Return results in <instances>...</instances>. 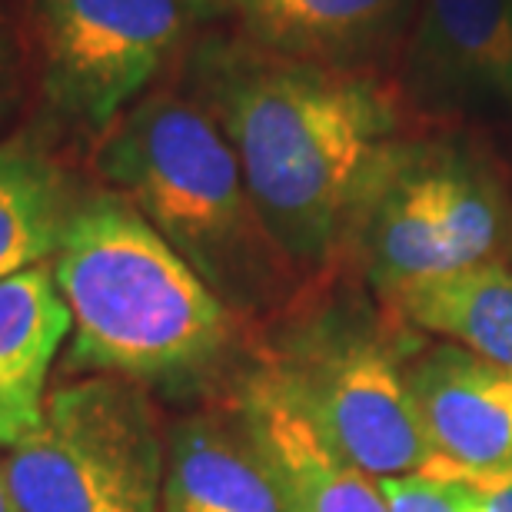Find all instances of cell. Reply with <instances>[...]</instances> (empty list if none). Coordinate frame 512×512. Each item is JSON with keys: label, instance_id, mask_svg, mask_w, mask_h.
Returning <instances> with one entry per match:
<instances>
[{"label": "cell", "instance_id": "6da1fadb", "mask_svg": "<svg viewBox=\"0 0 512 512\" xmlns=\"http://www.w3.org/2000/svg\"><path fill=\"white\" fill-rule=\"evenodd\" d=\"M190 80L296 273L350 256L356 223L409 137L403 90L376 70L303 64L243 37L200 40Z\"/></svg>", "mask_w": 512, "mask_h": 512}, {"label": "cell", "instance_id": "7a4b0ae2", "mask_svg": "<svg viewBox=\"0 0 512 512\" xmlns=\"http://www.w3.org/2000/svg\"><path fill=\"white\" fill-rule=\"evenodd\" d=\"M50 270L74 316V373L190 376L233 340V313L220 296L117 190L77 200Z\"/></svg>", "mask_w": 512, "mask_h": 512}, {"label": "cell", "instance_id": "3957f363", "mask_svg": "<svg viewBox=\"0 0 512 512\" xmlns=\"http://www.w3.org/2000/svg\"><path fill=\"white\" fill-rule=\"evenodd\" d=\"M97 170L233 316L270 310L300 276L266 230L230 140L193 97H140L104 130Z\"/></svg>", "mask_w": 512, "mask_h": 512}, {"label": "cell", "instance_id": "277c9868", "mask_svg": "<svg viewBox=\"0 0 512 512\" xmlns=\"http://www.w3.org/2000/svg\"><path fill=\"white\" fill-rule=\"evenodd\" d=\"M512 247V200L486 160L456 143L403 137L376 183L350 253L376 293L479 263Z\"/></svg>", "mask_w": 512, "mask_h": 512}, {"label": "cell", "instance_id": "5b68a950", "mask_svg": "<svg viewBox=\"0 0 512 512\" xmlns=\"http://www.w3.org/2000/svg\"><path fill=\"white\" fill-rule=\"evenodd\" d=\"M0 466L24 512H157L167 446L133 380L90 376L54 389L40 433Z\"/></svg>", "mask_w": 512, "mask_h": 512}, {"label": "cell", "instance_id": "8992f818", "mask_svg": "<svg viewBox=\"0 0 512 512\" xmlns=\"http://www.w3.org/2000/svg\"><path fill=\"white\" fill-rule=\"evenodd\" d=\"M266 376L326 443L376 479L423 473L436 459L406 363L370 330L340 320L306 326Z\"/></svg>", "mask_w": 512, "mask_h": 512}, {"label": "cell", "instance_id": "52a82bcc", "mask_svg": "<svg viewBox=\"0 0 512 512\" xmlns=\"http://www.w3.org/2000/svg\"><path fill=\"white\" fill-rule=\"evenodd\" d=\"M217 0H34L40 87L50 110L104 133Z\"/></svg>", "mask_w": 512, "mask_h": 512}, {"label": "cell", "instance_id": "ba28073f", "mask_svg": "<svg viewBox=\"0 0 512 512\" xmlns=\"http://www.w3.org/2000/svg\"><path fill=\"white\" fill-rule=\"evenodd\" d=\"M399 60L419 104H512V0H416Z\"/></svg>", "mask_w": 512, "mask_h": 512}, {"label": "cell", "instance_id": "9c48e42d", "mask_svg": "<svg viewBox=\"0 0 512 512\" xmlns=\"http://www.w3.org/2000/svg\"><path fill=\"white\" fill-rule=\"evenodd\" d=\"M436 459L426 469L503 473L512 469V373L456 343L419 350L406 363Z\"/></svg>", "mask_w": 512, "mask_h": 512}, {"label": "cell", "instance_id": "30bf717a", "mask_svg": "<svg viewBox=\"0 0 512 512\" xmlns=\"http://www.w3.org/2000/svg\"><path fill=\"white\" fill-rule=\"evenodd\" d=\"M243 40L303 64L376 70L403 54L416 0H217Z\"/></svg>", "mask_w": 512, "mask_h": 512}, {"label": "cell", "instance_id": "8fae6325", "mask_svg": "<svg viewBox=\"0 0 512 512\" xmlns=\"http://www.w3.org/2000/svg\"><path fill=\"white\" fill-rule=\"evenodd\" d=\"M237 419L286 512H389L380 479L326 443L266 373L243 386Z\"/></svg>", "mask_w": 512, "mask_h": 512}, {"label": "cell", "instance_id": "7c38bea8", "mask_svg": "<svg viewBox=\"0 0 512 512\" xmlns=\"http://www.w3.org/2000/svg\"><path fill=\"white\" fill-rule=\"evenodd\" d=\"M74 316L47 263L0 280V449H17L44 426L47 380Z\"/></svg>", "mask_w": 512, "mask_h": 512}, {"label": "cell", "instance_id": "4fadbf2b", "mask_svg": "<svg viewBox=\"0 0 512 512\" xmlns=\"http://www.w3.org/2000/svg\"><path fill=\"white\" fill-rule=\"evenodd\" d=\"M163 512H286L247 429L217 416L173 426L163 469Z\"/></svg>", "mask_w": 512, "mask_h": 512}, {"label": "cell", "instance_id": "5bb4252c", "mask_svg": "<svg viewBox=\"0 0 512 512\" xmlns=\"http://www.w3.org/2000/svg\"><path fill=\"white\" fill-rule=\"evenodd\" d=\"M383 300L419 330L512 373V266L503 260L403 283Z\"/></svg>", "mask_w": 512, "mask_h": 512}, {"label": "cell", "instance_id": "9a60e30c", "mask_svg": "<svg viewBox=\"0 0 512 512\" xmlns=\"http://www.w3.org/2000/svg\"><path fill=\"white\" fill-rule=\"evenodd\" d=\"M77 200L44 147L24 137L0 140V280L54 260Z\"/></svg>", "mask_w": 512, "mask_h": 512}, {"label": "cell", "instance_id": "2e32d148", "mask_svg": "<svg viewBox=\"0 0 512 512\" xmlns=\"http://www.w3.org/2000/svg\"><path fill=\"white\" fill-rule=\"evenodd\" d=\"M389 512H479V499L459 476L413 473L380 479Z\"/></svg>", "mask_w": 512, "mask_h": 512}, {"label": "cell", "instance_id": "e0dca14e", "mask_svg": "<svg viewBox=\"0 0 512 512\" xmlns=\"http://www.w3.org/2000/svg\"><path fill=\"white\" fill-rule=\"evenodd\" d=\"M24 70H27L24 47H20L17 30L7 20L4 7H0V127H7L10 117L20 107V97H24Z\"/></svg>", "mask_w": 512, "mask_h": 512}, {"label": "cell", "instance_id": "ac0fdd59", "mask_svg": "<svg viewBox=\"0 0 512 512\" xmlns=\"http://www.w3.org/2000/svg\"><path fill=\"white\" fill-rule=\"evenodd\" d=\"M436 476H459L479 499V512H512V469L503 473H459V469H423Z\"/></svg>", "mask_w": 512, "mask_h": 512}, {"label": "cell", "instance_id": "d6986e66", "mask_svg": "<svg viewBox=\"0 0 512 512\" xmlns=\"http://www.w3.org/2000/svg\"><path fill=\"white\" fill-rule=\"evenodd\" d=\"M0 512H24L17 499H14V493H10L7 476H4V466H0Z\"/></svg>", "mask_w": 512, "mask_h": 512}]
</instances>
